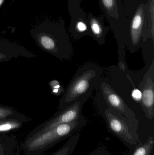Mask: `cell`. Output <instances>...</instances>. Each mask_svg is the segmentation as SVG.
Returning <instances> with one entry per match:
<instances>
[{
    "mask_svg": "<svg viewBox=\"0 0 154 155\" xmlns=\"http://www.w3.org/2000/svg\"><path fill=\"white\" fill-rule=\"evenodd\" d=\"M80 137V134H74L60 149L51 155H71L76 148Z\"/></svg>",
    "mask_w": 154,
    "mask_h": 155,
    "instance_id": "obj_14",
    "label": "cell"
},
{
    "mask_svg": "<svg viewBox=\"0 0 154 155\" xmlns=\"http://www.w3.org/2000/svg\"><path fill=\"white\" fill-rule=\"evenodd\" d=\"M82 0H68V9L71 17L68 31L74 40L78 41L89 35L87 14L80 7Z\"/></svg>",
    "mask_w": 154,
    "mask_h": 155,
    "instance_id": "obj_8",
    "label": "cell"
},
{
    "mask_svg": "<svg viewBox=\"0 0 154 155\" xmlns=\"http://www.w3.org/2000/svg\"><path fill=\"white\" fill-rule=\"evenodd\" d=\"M87 120L84 116L70 123L61 124L49 131L25 138L22 148L26 155H39L76 134Z\"/></svg>",
    "mask_w": 154,
    "mask_h": 155,
    "instance_id": "obj_3",
    "label": "cell"
},
{
    "mask_svg": "<svg viewBox=\"0 0 154 155\" xmlns=\"http://www.w3.org/2000/svg\"><path fill=\"white\" fill-rule=\"evenodd\" d=\"M154 147L153 137L151 136L145 143H140L130 148L127 155H154Z\"/></svg>",
    "mask_w": 154,
    "mask_h": 155,
    "instance_id": "obj_13",
    "label": "cell"
},
{
    "mask_svg": "<svg viewBox=\"0 0 154 155\" xmlns=\"http://www.w3.org/2000/svg\"><path fill=\"white\" fill-rule=\"evenodd\" d=\"M91 95H86L70 106L61 110L59 114L40 126L35 128L25 138H29L35 135L49 131L61 124L70 123L77 120L83 116L82 110L83 105L89 99Z\"/></svg>",
    "mask_w": 154,
    "mask_h": 155,
    "instance_id": "obj_7",
    "label": "cell"
},
{
    "mask_svg": "<svg viewBox=\"0 0 154 155\" xmlns=\"http://www.w3.org/2000/svg\"><path fill=\"white\" fill-rule=\"evenodd\" d=\"M146 28L144 43L151 39L154 44V0H148L146 4Z\"/></svg>",
    "mask_w": 154,
    "mask_h": 155,
    "instance_id": "obj_12",
    "label": "cell"
},
{
    "mask_svg": "<svg viewBox=\"0 0 154 155\" xmlns=\"http://www.w3.org/2000/svg\"><path fill=\"white\" fill-rule=\"evenodd\" d=\"M146 28V4H139L129 21L126 48L132 53L136 52L143 45Z\"/></svg>",
    "mask_w": 154,
    "mask_h": 155,
    "instance_id": "obj_6",
    "label": "cell"
},
{
    "mask_svg": "<svg viewBox=\"0 0 154 155\" xmlns=\"http://www.w3.org/2000/svg\"><path fill=\"white\" fill-rule=\"evenodd\" d=\"M89 155H111L106 149L103 148H98L92 151Z\"/></svg>",
    "mask_w": 154,
    "mask_h": 155,
    "instance_id": "obj_16",
    "label": "cell"
},
{
    "mask_svg": "<svg viewBox=\"0 0 154 155\" xmlns=\"http://www.w3.org/2000/svg\"><path fill=\"white\" fill-rule=\"evenodd\" d=\"M103 117L110 132L128 148L141 143L137 133L139 123L131 121L108 106Z\"/></svg>",
    "mask_w": 154,
    "mask_h": 155,
    "instance_id": "obj_5",
    "label": "cell"
},
{
    "mask_svg": "<svg viewBox=\"0 0 154 155\" xmlns=\"http://www.w3.org/2000/svg\"><path fill=\"white\" fill-rule=\"evenodd\" d=\"M0 155H4L2 148L1 147V146H0Z\"/></svg>",
    "mask_w": 154,
    "mask_h": 155,
    "instance_id": "obj_19",
    "label": "cell"
},
{
    "mask_svg": "<svg viewBox=\"0 0 154 155\" xmlns=\"http://www.w3.org/2000/svg\"><path fill=\"white\" fill-rule=\"evenodd\" d=\"M104 17L109 24L118 45V65L122 71H126L125 60L127 41L130 19L127 13L124 0H98Z\"/></svg>",
    "mask_w": 154,
    "mask_h": 155,
    "instance_id": "obj_2",
    "label": "cell"
},
{
    "mask_svg": "<svg viewBox=\"0 0 154 155\" xmlns=\"http://www.w3.org/2000/svg\"><path fill=\"white\" fill-rule=\"evenodd\" d=\"M20 126L19 122L14 120L0 122V133L8 132L14 129H17Z\"/></svg>",
    "mask_w": 154,
    "mask_h": 155,
    "instance_id": "obj_15",
    "label": "cell"
},
{
    "mask_svg": "<svg viewBox=\"0 0 154 155\" xmlns=\"http://www.w3.org/2000/svg\"><path fill=\"white\" fill-rule=\"evenodd\" d=\"M104 17L103 15L96 16L91 13L87 15L89 36L101 45L105 44L106 36L111 30L110 26L105 25Z\"/></svg>",
    "mask_w": 154,
    "mask_h": 155,
    "instance_id": "obj_11",
    "label": "cell"
},
{
    "mask_svg": "<svg viewBox=\"0 0 154 155\" xmlns=\"http://www.w3.org/2000/svg\"><path fill=\"white\" fill-rule=\"evenodd\" d=\"M103 71L100 66L88 63L77 71L61 100V110L70 106L86 95H91L100 80Z\"/></svg>",
    "mask_w": 154,
    "mask_h": 155,
    "instance_id": "obj_4",
    "label": "cell"
},
{
    "mask_svg": "<svg viewBox=\"0 0 154 155\" xmlns=\"http://www.w3.org/2000/svg\"><path fill=\"white\" fill-rule=\"evenodd\" d=\"M100 89L108 107L131 121L138 123L134 111L109 84L102 82L100 85Z\"/></svg>",
    "mask_w": 154,
    "mask_h": 155,
    "instance_id": "obj_10",
    "label": "cell"
},
{
    "mask_svg": "<svg viewBox=\"0 0 154 155\" xmlns=\"http://www.w3.org/2000/svg\"><path fill=\"white\" fill-rule=\"evenodd\" d=\"M11 114L12 112L9 111V110L0 108V119L5 118Z\"/></svg>",
    "mask_w": 154,
    "mask_h": 155,
    "instance_id": "obj_17",
    "label": "cell"
},
{
    "mask_svg": "<svg viewBox=\"0 0 154 155\" xmlns=\"http://www.w3.org/2000/svg\"><path fill=\"white\" fill-rule=\"evenodd\" d=\"M32 31L44 49L54 53L61 60L72 58L73 46L62 19L53 21L45 19Z\"/></svg>",
    "mask_w": 154,
    "mask_h": 155,
    "instance_id": "obj_1",
    "label": "cell"
},
{
    "mask_svg": "<svg viewBox=\"0 0 154 155\" xmlns=\"http://www.w3.org/2000/svg\"><path fill=\"white\" fill-rule=\"evenodd\" d=\"M142 94L141 105L146 117L152 120L154 115V60L139 84Z\"/></svg>",
    "mask_w": 154,
    "mask_h": 155,
    "instance_id": "obj_9",
    "label": "cell"
},
{
    "mask_svg": "<svg viewBox=\"0 0 154 155\" xmlns=\"http://www.w3.org/2000/svg\"><path fill=\"white\" fill-rule=\"evenodd\" d=\"M6 0H0V8L3 5Z\"/></svg>",
    "mask_w": 154,
    "mask_h": 155,
    "instance_id": "obj_18",
    "label": "cell"
}]
</instances>
